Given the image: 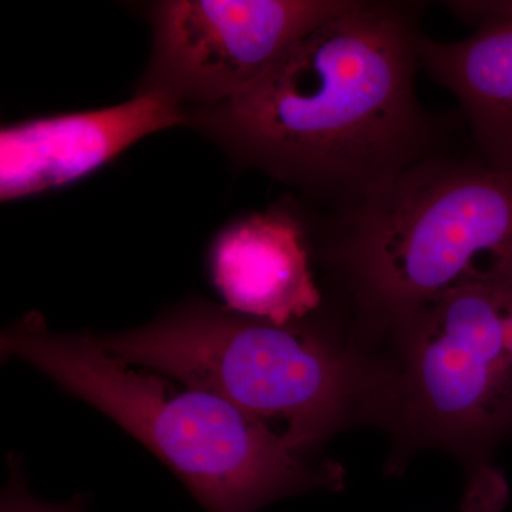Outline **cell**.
Here are the masks:
<instances>
[{"label":"cell","mask_w":512,"mask_h":512,"mask_svg":"<svg viewBox=\"0 0 512 512\" xmlns=\"http://www.w3.org/2000/svg\"><path fill=\"white\" fill-rule=\"evenodd\" d=\"M312 316L276 325L195 299L140 328L93 339L128 365L217 394L309 453L338 429L363 389Z\"/></svg>","instance_id":"277c9868"},{"label":"cell","mask_w":512,"mask_h":512,"mask_svg":"<svg viewBox=\"0 0 512 512\" xmlns=\"http://www.w3.org/2000/svg\"><path fill=\"white\" fill-rule=\"evenodd\" d=\"M0 353L109 417L160 458L207 512H258L281 498L339 485L336 468L315 466L264 421L217 394L128 365L101 349L90 330L55 332L29 312L2 333Z\"/></svg>","instance_id":"7a4b0ae2"},{"label":"cell","mask_w":512,"mask_h":512,"mask_svg":"<svg viewBox=\"0 0 512 512\" xmlns=\"http://www.w3.org/2000/svg\"><path fill=\"white\" fill-rule=\"evenodd\" d=\"M312 249L301 212L278 205L231 222L214 238L211 281L231 311L289 325L322 305Z\"/></svg>","instance_id":"ba28073f"},{"label":"cell","mask_w":512,"mask_h":512,"mask_svg":"<svg viewBox=\"0 0 512 512\" xmlns=\"http://www.w3.org/2000/svg\"><path fill=\"white\" fill-rule=\"evenodd\" d=\"M458 18L477 26L457 42L419 33L420 70L460 103L468 143L485 163L512 168V2H446Z\"/></svg>","instance_id":"9c48e42d"},{"label":"cell","mask_w":512,"mask_h":512,"mask_svg":"<svg viewBox=\"0 0 512 512\" xmlns=\"http://www.w3.org/2000/svg\"><path fill=\"white\" fill-rule=\"evenodd\" d=\"M399 338L394 402L429 439L468 443L512 420V288L476 286L390 322Z\"/></svg>","instance_id":"5b68a950"},{"label":"cell","mask_w":512,"mask_h":512,"mask_svg":"<svg viewBox=\"0 0 512 512\" xmlns=\"http://www.w3.org/2000/svg\"><path fill=\"white\" fill-rule=\"evenodd\" d=\"M357 0H165L151 8L153 49L138 94L184 110L247 92L306 33Z\"/></svg>","instance_id":"8992f818"},{"label":"cell","mask_w":512,"mask_h":512,"mask_svg":"<svg viewBox=\"0 0 512 512\" xmlns=\"http://www.w3.org/2000/svg\"><path fill=\"white\" fill-rule=\"evenodd\" d=\"M319 224L323 258L384 325L463 289L512 288V168L485 163L467 136Z\"/></svg>","instance_id":"3957f363"},{"label":"cell","mask_w":512,"mask_h":512,"mask_svg":"<svg viewBox=\"0 0 512 512\" xmlns=\"http://www.w3.org/2000/svg\"><path fill=\"white\" fill-rule=\"evenodd\" d=\"M185 123L183 107L136 93L117 106L10 124L0 131V200L77 183L141 138Z\"/></svg>","instance_id":"52a82bcc"},{"label":"cell","mask_w":512,"mask_h":512,"mask_svg":"<svg viewBox=\"0 0 512 512\" xmlns=\"http://www.w3.org/2000/svg\"><path fill=\"white\" fill-rule=\"evenodd\" d=\"M421 12L423 3L357 0L247 92L185 110V126L329 214L349 210L464 127L460 113H434L417 96Z\"/></svg>","instance_id":"6da1fadb"},{"label":"cell","mask_w":512,"mask_h":512,"mask_svg":"<svg viewBox=\"0 0 512 512\" xmlns=\"http://www.w3.org/2000/svg\"><path fill=\"white\" fill-rule=\"evenodd\" d=\"M0 512H84V507L77 500L66 504H52L36 498L26 485L20 456L10 453L9 478L3 488Z\"/></svg>","instance_id":"30bf717a"}]
</instances>
